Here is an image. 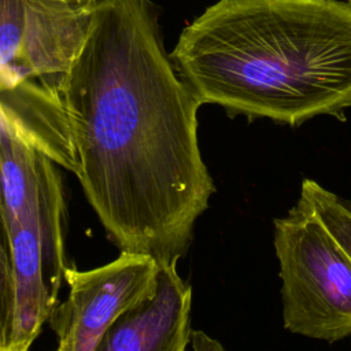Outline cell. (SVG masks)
<instances>
[{
	"instance_id": "6da1fadb",
	"label": "cell",
	"mask_w": 351,
	"mask_h": 351,
	"mask_svg": "<svg viewBox=\"0 0 351 351\" xmlns=\"http://www.w3.org/2000/svg\"><path fill=\"white\" fill-rule=\"evenodd\" d=\"M202 103L163 44L152 0H100L64 89L75 176L108 239L177 263L214 182L197 140Z\"/></svg>"
},
{
	"instance_id": "ba28073f",
	"label": "cell",
	"mask_w": 351,
	"mask_h": 351,
	"mask_svg": "<svg viewBox=\"0 0 351 351\" xmlns=\"http://www.w3.org/2000/svg\"><path fill=\"white\" fill-rule=\"evenodd\" d=\"M55 165L10 125L0 121L1 223L21 221L29 208L38 204L49 186L62 180Z\"/></svg>"
},
{
	"instance_id": "9c48e42d",
	"label": "cell",
	"mask_w": 351,
	"mask_h": 351,
	"mask_svg": "<svg viewBox=\"0 0 351 351\" xmlns=\"http://www.w3.org/2000/svg\"><path fill=\"white\" fill-rule=\"evenodd\" d=\"M299 199L308 204L351 258V202L304 178Z\"/></svg>"
},
{
	"instance_id": "3957f363",
	"label": "cell",
	"mask_w": 351,
	"mask_h": 351,
	"mask_svg": "<svg viewBox=\"0 0 351 351\" xmlns=\"http://www.w3.org/2000/svg\"><path fill=\"white\" fill-rule=\"evenodd\" d=\"M100 0H0V121L69 171L64 89Z\"/></svg>"
},
{
	"instance_id": "30bf717a",
	"label": "cell",
	"mask_w": 351,
	"mask_h": 351,
	"mask_svg": "<svg viewBox=\"0 0 351 351\" xmlns=\"http://www.w3.org/2000/svg\"><path fill=\"white\" fill-rule=\"evenodd\" d=\"M192 351H225L222 344L206 335L203 330L191 332Z\"/></svg>"
},
{
	"instance_id": "7a4b0ae2",
	"label": "cell",
	"mask_w": 351,
	"mask_h": 351,
	"mask_svg": "<svg viewBox=\"0 0 351 351\" xmlns=\"http://www.w3.org/2000/svg\"><path fill=\"white\" fill-rule=\"evenodd\" d=\"M203 104L299 126L351 108V3L217 0L170 52Z\"/></svg>"
},
{
	"instance_id": "8992f818",
	"label": "cell",
	"mask_w": 351,
	"mask_h": 351,
	"mask_svg": "<svg viewBox=\"0 0 351 351\" xmlns=\"http://www.w3.org/2000/svg\"><path fill=\"white\" fill-rule=\"evenodd\" d=\"M43 203L21 221L1 223L0 351H29L58 306L49 280L43 230L63 236L66 222L49 219Z\"/></svg>"
},
{
	"instance_id": "52a82bcc",
	"label": "cell",
	"mask_w": 351,
	"mask_h": 351,
	"mask_svg": "<svg viewBox=\"0 0 351 351\" xmlns=\"http://www.w3.org/2000/svg\"><path fill=\"white\" fill-rule=\"evenodd\" d=\"M192 291L177 263L160 265L156 293L125 311L95 351H185L191 340Z\"/></svg>"
},
{
	"instance_id": "5b68a950",
	"label": "cell",
	"mask_w": 351,
	"mask_h": 351,
	"mask_svg": "<svg viewBox=\"0 0 351 351\" xmlns=\"http://www.w3.org/2000/svg\"><path fill=\"white\" fill-rule=\"evenodd\" d=\"M159 271L152 256L125 251L95 269L67 267L69 295L49 318L58 339L55 351H95L125 311L156 293Z\"/></svg>"
},
{
	"instance_id": "277c9868",
	"label": "cell",
	"mask_w": 351,
	"mask_h": 351,
	"mask_svg": "<svg viewBox=\"0 0 351 351\" xmlns=\"http://www.w3.org/2000/svg\"><path fill=\"white\" fill-rule=\"evenodd\" d=\"M284 328L335 343L351 336V258L303 200L274 219Z\"/></svg>"
},
{
	"instance_id": "8fae6325",
	"label": "cell",
	"mask_w": 351,
	"mask_h": 351,
	"mask_svg": "<svg viewBox=\"0 0 351 351\" xmlns=\"http://www.w3.org/2000/svg\"><path fill=\"white\" fill-rule=\"evenodd\" d=\"M348 1H350V3H351V0H348Z\"/></svg>"
}]
</instances>
